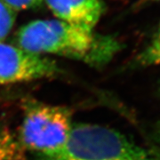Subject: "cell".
<instances>
[{
  "instance_id": "obj_1",
  "label": "cell",
  "mask_w": 160,
  "mask_h": 160,
  "mask_svg": "<svg viewBox=\"0 0 160 160\" xmlns=\"http://www.w3.org/2000/svg\"><path fill=\"white\" fill-rule=\"evenodd\" d=\"M16 44L36 54H54L83 61L92 66L106 64L121 49L113 38L98 36L60 20H37L16 33Z\"/></svg>"
},
{
  "instance_id": "obj_2",
  "label": "cell",
  "mask_w": 160,
  "mask_h": 160,
  "mask_svg": "<svg viewBox=\"0 0 160 160\" xmlns=\"http://www.w3.org/2000/svg\"><path fill=\"white\" fill-rule=\"evenodd\" d=\"M33 160H160V152L137 145L113 128L84 123L73 125L62 148Z\"/></svg>"
},
{
  "instance_id": "obj_3",
  "label": "cell",
  "mask_w": 160,
  "mask_h": 160,
  "mask_svg": "<svg viewBox=\"0 0 160 160\" xmlns=\"http://www.w3.org/2000/svg\"><path fill=\"white\" fill-rule=\"evenodd\" d=\"M22 109L18 139L26 151L47 154L66 143L73 127L70 108L26 98L22 101Z\"/></svg>"
},
{
  "instance_id": "obj_4",
  "label": "cell",
  "mask_w": 160,
  "mask_h": 160,
  "mask_svg": "<svg viewBox=\"0 0 160 160\" xmlns=\"http://www.w3.org/2000/svg\"><path fill=\"white\" fill-rule=\"evenodd\" d=\"M61 73L57 63L51 59L0 42V86L50 78Z\"/></svg>"
},
{
  "instance_id": "obj_5",
  "label": "cell",
  "mask_w": 160,
  "mask_h": 160,
  "mask_svg": "<svg viewBox=\"0 0 160 160\" xmlns=\"http://www.w3.org/2000/svg\"><path fill=\"white\" fill-rule=\"evenodd\" d=\"M58 20L93 30L104 12L102 0H44Z\"/></svg>"
},
{
  "instance_id": "obj_6",
  "label": "cell",
  "mask_w": 160,
  "mask_h": 160,
  "mask_svg": "<svg viewBox=\"0 0 160 160\" xmlns=\"http://www.w3.org/2000/svg\"><path fill=\"white\" fill-rule=\"evenodd\" d=\"M26 152L9 127L0 125V160H29Z\"/></svg>"
},
{
  "instance_id": "obj_7",
  "label": "cell",
  "mask_w": 160,
  "mask_h": 160,
  "mask_svg": "<svg viewBox=\"0 0 160 160\" xmlns=\"http://www.w3.org/2000/svg\"><path fill=\"white\" fill-rule=\"evenodd\" d=\"M136 62L141 66L160 64V25L149 46L138 56Z\"/></svg>"
},
{
  "instance_id": "obj_8",
  "label": "cell",
  "mask_w": 160,
  "mask_h": 160,
  "mask_svg": "<svg viewBox=\"0 0 160 160\" xmlns=\"http://www.w3.org/2000/svg\"><path fill=\"white\" fill-rule=\"evenodd\" d=\"M16 20V12L0 0V42L11 32Z\"/></svg>"
},
{
  "instance_id": "obj_9",
  "label": "cell",
  "mask_w": 160,
  "mask_h": 160,
  "mask_svg": "<svg viewBox=\"0 0 160 160\" xmlns=\"http://www.w3.org/2000/svg\"><path fill=\"white\" fill-rule=\"evenodd\" d=\"M13 11L31 9L38 6L44 0H1Z\"/></svg>"
},
{
  "instance_id": "obj_10",
  "label": "cell",
  "mask_w": 160,
  "mask_h": 160,
  "mask_svg": "<svg viewBox=\"0 0 160 160\" xmlns=\"http://www.w3.org/2000/svg\"><path fill=\"white\" fill-rule=\"evenodd\" d=\"M152 136H153V140L155 142L160 144V121L155 126Z\"/></svg>"
},
{
  "instance_id": "obj_11",
  "label": "cell",
  "mask_w": 160,
  "mask_h": 160,
  "mask_svg": "<svg viewBox=\"0 0 160 160\" xmlns=\"http://www.w3.org/2000/svg\"><path fill=\"white\" fill-rule=\"evenodd\" d=\"M159 93H160V86H159Z\"/></svg>"
}]
</instances>
